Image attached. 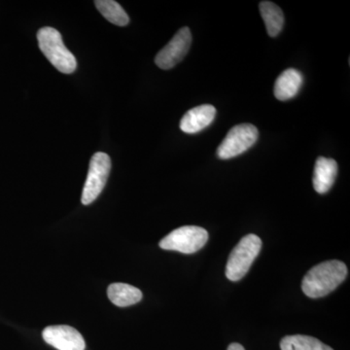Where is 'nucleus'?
<instances>
[{
	"label": "nucleus",
	"instance_id": "1",
	"mask_svg": "<svg viewBox=\"0 0 350 350\" xmlns=\"http://www.w3.org/2000/svg\"><path fill=\"white\" fill-rule=\"evenodd\" d=\"M347 273L345 262L338 260L321 262L306 273L301 282V290L310 298H322L342 284Z\"/></svg>",
	"mask_w": 350,
	"mask_h": 350
},
{
	"label": "nucleus",
	"instance_id": "2",
	"mask_svg": "<svg viewBox=\"0 0 350 350\" xmlns=\"http://www.w3.org/2000/svg\"><path fill=\"white\" fill-rule=\"evenodd\" d=\"M39 48L53 66L64 75L75 72L77 62L72 53L64 45L61 33L53 27H46L38 32Z\"/></svg>",
	"mask_w": 350,
	"mask_h": 350
},
{
	"label": "nucleus",
	"instance_id": "3",
	"mask_svg": "<svg viewBox=\"0 0 350 350\" xmlns=\"http://www.w3.org/2000/svg\"><path fill=\"white\" fill-rule=\"evenodd\" d=\"M262 250V241L256 234H247L232 250L226 266V276L231 282H239L248 273Z\"/></svg>",
	"mask_w": 350,
	"mask_h": 350
},
{
	"label": "nucleus",
	"instance_id": "4",
	"mask_svg": "<svg viewBox=\"0 0 350 350\" xmlns=\"http://www.w3.org/2000/svg\"><path fill=\"white\" fill-rule=\"evenodd\" d=\"M208 232L198 226H184L174 230L160 241V247L174 250L183 254H193L206 245Z\"/></svg>",
	"mask_w": 350,
	"mask_h": 350
},
{
	"label": "nucleus",
	"instance_id": "5",
	"mask_svg": "<svg viewBox=\"0 0 350 350\" xmlns=\"http://www.w3.org/2000/svg\"><path fill=\"white\" fill-rule=\"evenodd\" d=\"M259 133L251 124H241L232 126L223 142L219 145L217 156L222 160H229L250 149L258 140Z\"/></svg>",
	"mask_w": 350,
	"mask_h": 350
},
{
	"label": "nucleus",
	"instance_id": "6",
	"mask_svg": "<svg viewBox=\"0 0 350 350\" xmlns=\"http://www.w3.org/2000/svg\"><path fill=\"white\" fill-rule=\"evenodd\" d=\"M110 170H111V160L107 154L98 152L92 157L89 172L83 189L81 199L83 204L88 206L98 199L103 188L105 187Z\"/></svg>",
	"mask_w": 350,
	"mask_h": 350
},
{
	"label": "nucleus",
	"instance_id": "7",
	"mask_svg": "<svg viewBox=\"0 0 350 350\" xmlns=\"http://www.w3.org/2000/svg\"><path fill=\"white\" fill-rule=\"evenodd\" d=\"M192 43V34L187 27H182L176 32L165 47L158 53L155 63L159 68L170 69L180 63L188 54Z\"/></svg>",
	"mask_w": 350,
	"mask_h": 350
},
{
	"label": "nucleus",
	"instance_id": "8",
	"mask_svg": "<svg viewBox=\"0 0 350 350\" xmlns=\"http://www.w3.org/2000/svg\"><path fill=\"white\" fill-rule=\"evenodd\" d=\"M42 337L47 344L59 350H85L84 338L70 326H49L44 329Z\"/></svg>",
	"mask_w": 350,
	"mask_h": 350
},
{
	"label": "nucleus",
	"instance_id": "9",
	"mask_svg": "<svg viewBox=\"0 0 350 350\" xmlns=\"http://www.w3.org/2000/svg\"><path fill=\"white\" fill-rule=\"evenodd\" d=\"M216 109L213 105H202L189 110L180 121V130L185 133H197L204 130L214 121Z\"/></svg>",
	"mask_w": 350,
	"mask_h": 350
},
{
	"label": "nucleus",
	"instance_id": "10",
	"mask_svg": "<svg viewBox=\"0 0 350 350\" xmlns=\"http://www.w3.org/2000/svg\"><path fill=\"white\" fill-rule=\"evenodd\" d=\"M337 175V162L333 159L319 157L313 172V188L319 194H326L333 187Z\"/></svg>",
	"mask_w": 350,
	"mask_h": 350
},
{
	"label": "nucleus",
	"instance_id": "11",
	"mask_svg": "<svg viewBox=\"0 0 350 350\" xmlns=\"http://www.w3.org/2000/svg\"><path fill=\"white\" fill-rule=\"evenodd\" d=\"M303 82L300 71L294 68L286 69L275 80L273 89L275 98L282 101L291 100L298 94Z\"/></svg>",
	"mask_w": 350,
	"mask_h": 350
},
{
	"label": "nucleus",
	"instance_id": "12",
	"mask_svg": "<svg viewBox=\"0 0 350 350\" xmlns=\"http://www.w3.org/2000/svg\"><path fill=\"white\" fill-rule=\"evenodd\" d=\"M108 298L120 308H126L142 301V292L137 287L126 283H113L108 287Z\"/></svg>",
	"mask_w": 350,
	"mask_h": 350
},
{
	"label": "nucleus",
	"instance_id": "13",
	"mask_svg": "<svg viewBox=\"0 0 350 350\" xmlns=\"http://www.w3.org/2000/svg\"><path fill=\"white\" fill-rule=\"evenodd\" d=\"M259 8L266 25L267 32L271 38H275L282 31L284 25V15L282 9L271 1H262Z\"/></svg>",
	"mask_w": 350,
	"mask_h": 350
},
{
	"label": "nucleus",
	"instance_id": "14",
	"mask_svg": "<svg viewBox=\"0 0 350 350\" xmlns=\"http://www.w3.org/2000/svg\"><path fill=\"white\" fill-rule=\"evenodd\" d=\"M282 350H334L317 338L310 336H286L280 342Z\"/></svg>",
	"mask_w": 350,
	"mask_h": 350
},
{
	"label": "nucleus",
	"instance_id": "15",
	"mask_svg": "<svg viewBox=\"0 0 350 350\" xmlns=\"http://www.w3.org/2000/svg\"><path fill=\"white\" fill-rule=\"evenodd\" d=\"M96 8L101 15L112 24L125 27L130 23L128 14L124 10L123 7L113 0H96L94 1Z\"/></svg>",
	"mask_w": 350,
	"mask_h": 350
},
{
	"label": "nucleus",
	"instance_id": "16",
	"mask_svg": "<svg viewBox=\"0 0 350 350\" xmlns=\"http://www.w3.org/2000/svg\"><path fill=\"white\" fill-rule=\"evenodd\" d=\"M227 350H245L243 345L238 344V342H234V344H231L228 347Z\"/></svg>",
	"mask_w": 350,
	"mask_h": 350
}]
</instances>
